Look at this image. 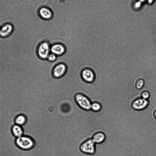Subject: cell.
Instances as JSON below:
<instances>
[{
    "instance_id": "cell-3",
    "label": "cell",
    "mask_w": 156,
    "mask_h": 156,
    "mask_svg": "<svg viewBox=\"0 0 156 156\" xmlns=\"http://www.w3.org/2000/svg\"><path fill=\"white\" fill-rule=\"evenodd\" d=\"M74 98L76 102L81 108L86 111L91 110L92 102L86 95L78 93L75 95Z\"/></svg>"
},
{
    "instance_id": "cell-15",
    "label": "cell",
    "mask_w": 156,
    "mask_h": 156,
    "mask_svg": "<svg viewBox=\"0 0 156 156\" xmlns=\"http://www.w3.org/2000/svg\"><path fill=\"white\" fill-rule=\"evenodd\" d=\"M145 85V81L142 78L138 79L135 83V87L138 90L142 89Z\"/></svg>"
},
{
    "instance_id": "cell-4",
    "label": "cell",
    "mask_w": 156,
    "mask_h": 156,
    "mask_svg": "<svg viewBox=\"0 0 156 156\" xmlns=\"http://www.w3.org/2000/svg\"><path fill=\"white\" fill-rule=\"evenodd\" d=\"M68 69L67 64L63 62H60L56 64L53 67L51 74L55 79H59L63 77L66 74Z\"/></svg>"
},
{
    "instance_id": "cell-18",
    "label": "cell",
    "mask_w": 156,
    "mask_h": 156,
    "mask_svg": "<svg viewBox=\"0 0 156 156\" xmlns=\"http://www.w3.org/2000/svg\"><path fill=\"white\" fill-rule=\"evenodd\" d=\"M153 115L154 119L156 120V109L154 111Z\"/></svg>"
},
{
    "instance_id": "cell-10",
    "label": "cell",
    "mask_w": 156,
    "mask_h": 156,
    "mask_svg": "<svg viewBox=\"0 0 156 156\" xmlns=\"http://www.w3.org/2000/svg\"><path fill=\"white\" fill-rule=\"evenodd\" d=\"M106 137V135L104 133L98 132L93 135L91 139L95 144H99L104 142Z\"/></svg>"
},
{
    "instance_id": "cell-12",
    "label": "cell",
    "mask_w": 156,
    "mask_h": 156,
    "mask_svg": "<svg viewBox=\"0 0 156 156\" xmlns=\"http://www.w3.org/2000/svg\"><path fill=\"white\" fill-rule=\"evenodd\" d=\"M40 16L45 19H49L52 16V14L51 11L48 8L42 7L39 10Z\"/></svg>"
},
{
    "instance_id": "cell-6",
    "label": "cell",
    "mask_w": 156,
    "mask_h": 156,
    "mask_svg": "<svg viewBox=\"0 0 156 156\" xmlns=\"http://www.w3.org/2000/svg\"><path fill=\"white\" fill-rule=\"evenodd\" d=\"M80 76L83 81L89 83H93L96 79V75L94 71L87 67L82 70L80 73Z\"/></svg>"
},
{
    "instance_id": "cell-17",
    "label": "cell",
    "mask_w": 156,
    "mask_h": 156,
    "mask_svg": "<svg viewBox=\"0 0 156 156\" xmlns=\"http://www.w3.org/2000/svg\"><path fill=\"white\" fill-rule=\"evenodd\" d=\"M58 56L53 53L51 52L47 57V60L49 62H53L56 61Z\"/></svg>"
},
{
    "instance_id": "cell-9",
    "label": "cell",
    "mask_w": 156,
    "mask_h": 156,
    "mask_svg": "<svg viewBox=\"0 0 156 156\" xmlns=\"http://www.w3.org/2000/svg\"><path fill=\"white\" fill-rule=\"evenodd\" d=\"M14 27L11 24L6 23L1 27L0 30V37L6 38L9 37L13 33Z\"/></svg>"
},
{
    "instance_id": "cell-2",
    "label": "cell",
    "mask_w": 156,
    "mask_h": 156,
    "mask_svg": "<svg viewBox=\"0 0 156 156\" xmlns=\"http://www.w3.org/2000/svg\"><path fill=\"white\" fill-rule=\"evenodd\" d=\"M51 45L50 43L46 41H44L39 43L37 48L36 53L39 58L43 60H47L51 52Z\"/></svg>"
},
{
    "instance_id": "cell-1",
    "label": "cell",
    "mask_w": 156,
    "mask_h": 156,
    "mask_svg": "<svg viewBox=\"0 0 156 156\" xmlns=\"http://www.w3.org/2000/svg\"><path fill=\"white\" fill-rule=\"evenodd\" d=\"M15 144L21 150L28 151L32 149L35 145L34 140L28 135H23L16 138L15 141Z\"/></svg>"
},
{
    "instance_id": "cell-13",
    "label": "cell",
    "mask_w": 156,
    "mask_h": 156,
    "mask_svg": "<svg viewBox=\"0 0 156 156\" xmlns=\"http://www.w3.org/2000/svg\"><path fill=\"white\" fill-rule=\"evenodd\" d=\"M27 121V118L26 115L23 114L17 115L15 118L14 122L16 124L22 126L25 124Z\"/></svg>"
},
{
    "instance_id": "cell-8",
    "label": "cell",
    "mask_w": 156,
    "mask_h": 156,
    "mask_svg": "<svg viewBox=\"0 0 156 156\" xmlns=\"http://www.w3.org/2000/svg\"><path fill=\"white\" fill-rule=\"evenodd\" d=\"M66 47L63 43H55L51 45V52L54 53L58 57L64 55L66 52Z\"/></svg>"
},
{
    "instance_id": "cell-5",
    "label": "cell",
    "mask_w": 156,
    "mask_h": 156,
    "mask_svg": "<svg viewBox=\"0 0 156 156\" xmlns=\"http://www.w3.org/2000/svg\"><path fill=\"white\" fill-rule=\"evenodd\" d=\"M80 149L84 153L92 155L96 152V144L92 139H88L82 143Z\"/></svg>"
},
{
    "instance_id": "cell-7",
    "label": "cell",
    "mask_w": 156,
    "mask_h": 156,
    "mask_svg": "<svg viewBox=\"0 0 156 156\" xmlns=\"http://www.w3.org/2000/svg\"><path fill=\"white\" fill-rule=\"evenodd\" d=\"M149 104V100L143 99L141 97L134 100L131 105L132 107L134 109L137 111H141L146 108Z\"/></svg>"
},
{
    "instance_id": "cell-11",
    "label": "cell",
    "mask_w": 156,
    "mask_h": 156,
    "mask_svg": "<svg viewBox=\"0 0 156 156\" xmlns=\"http://www.w3.org/2000/svg\"><path fill=\"white\" fill-rule=\"evenodd\" d=\"M12 135L16 138L23 135L24 130L22 126L15 124L11 128Z\"/></svg>"
},
{
    "instance_id": "cell-19",
    "label": "cell",
    "mask_w": 156,
    "mask_h": 156,
    "mask_svg": "<svg viewBox=\"0 0 156 156\" xmlns=\"http://www.w3.org/2000/svg\"><path fill=\"white\" fill-rule=\"evenodd\" d=\"M1 27H0V29H1Z\"/></svg>"
},
{
    "instance_id": "cell-14",
    "label": "cell",
    "mask_w": 156,
    "mask_h": 156,
    "mask_svg": "<svg viewBox=\"0 0 156 156\" xmlns=\"http://www.w3.org/2000/svg\"><path fill=\"white\" fill-rule=\"evenodd\" d=\"M102 108L101 104L97 101L92 102L91 110L94 112H98L100 111Z\"/></svg>"
},
{
    "instance_id": "cell-16",
    "label": "cell",
    "mask_w": 156,
    "mask_h": 156,
    "mask_svg": "<svg viewBox=\"0 0 156 156\" xmlns=\"http://www.w3.org/2000/svg\"><path fill=\"white\" fill-rule=\"evenodd\" d=\"M151 94L150 92L146 90H143L140 94V97L146 100H148L150 97Z\"/></svg>"
}]
</instances>
